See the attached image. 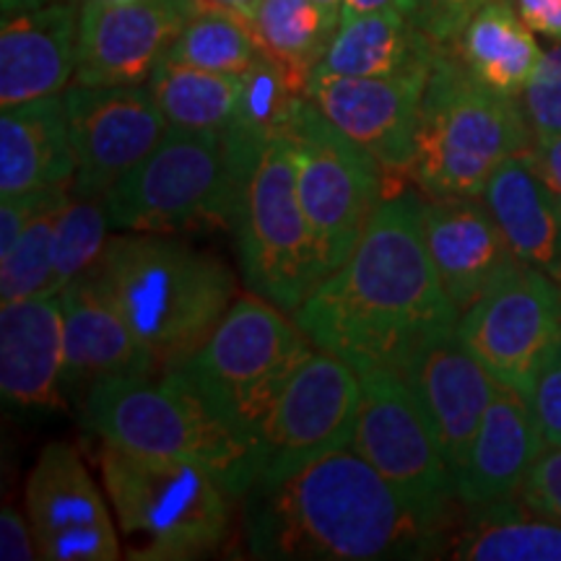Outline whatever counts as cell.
Here are the masks:
<instances>
[{"label": "cell", "instance_id": "4fadbf2b", "mask_svg": "<svg viewBox=\"0 0 561 561\" xmlns=\"http://www.w3.org/2000/svg\"><path fill=\"white\" fill-rule=\"evenodd\" d=\"M458 335L496 380L530 398L538 371L561 341V284L523 263L460 314Z\"/></svg>", "mask_w": 561, "mask_h": 561}, {"label": "cell", "instance_id": "ab89813d", "mask_svg": "<svg viewBox=\"0 0 561 561\" xmlns=\"http://www.w3.org/2000/svg\"><path fill=\"white\" fill-rule=\"evenodd\" d=\"M510 3L533 32L553 42L561 39V0H510Z\"/></svg>", "mask_w": 561, "mask_h": 561}, {"label": "cell", "instance_id": "83f0119b", "mask_svg": "<svg viewBox=\"0 0 561 561\" xmlns=\"http://www.w3.org/2000/svg\"><path fill=\"white\" fill-rule=\"evenodd\" d=\"M450 47L481 83L517 100L543 55L536 32L510 0L481 5Z\"/></svg>", "mask_w": 561, "mask_h": 561}, {"label": "cell", "instance_id": "277c9868", "mask_svg": "<svg viewBox=\"0 0 561 561\" xmlns=\"http://www.w3.org/2000/svg\"><path fill=\"white\" fill-rule=\"evenodd\" d=\"M265 138L229 130L172 128L104 195L110 229L178 234L231 227Z\"/></svg>", "mask_w": 561, "mask_h": 561}, {"label": "cell", "instance_id": "5bb4252c", "mask_svg": "<svg viewBox=\"0 0 561 561\" xmlns=\"http://www.w3.org/2000/svg\"><path fill=\"white\" fill-rule=\"evenodd\" d=\"M76 151V195H107L164 140L170 123L146 83L89 87L62 94Z\"/></svg>", "mask_w": 561, "mask_h": 561}, {"label": "cell", "instance_id": "ee69618b", "mask_svg": "<svg viewBox=\"0 0 561 561\" xmlns=\"http://www.w3.org/2000/svg\"><path fill=\"white\" fill-rule=\"evenodd\" d=\"M45 3H53V0H0V11H3V16H11V13L19 11L39 9Z\"/></svg>", "mask_w": 561, "mask_h": 561}, {"label": "cell", "instance_id": "d4e9b609", "mask_svg": "<svg viewBox=\"0 0 561 561\" xmlns=\"http://www.w3.org/2000/svg\"><path fill=\"white\" fill-rule=\"evenodd\" d=\"M481 198L512 252L561 280V198L541 178L530 153L504 159Z\"/></svg>", "mask_w": 561, "mask_h": 561}, {"label": "cell", "instance_id": "4dcf8cb0", "mask_svg": "<svg viewBox=\"0 0 561 561\" xmlns=\"http://www.w3.org/2000/svg\"><path fill=\"white\" fill-rule=\"evenodd\" d=\"M261 53V39L252 32L248 19L206 0V9L187 21L180 37L172 42L167 60L216 70V73L242 76Z\"/></svg>", "mask_w": 561, "mask_h": 561}, {"label": "cell", "instance_id": "cb8c5ba5", "mask_svg": "<svg viewBox=\"0 0 561 561\" xmlns=\"http://www.w3.org/2000/svg\"><path fill=\"white\" fill-rule=\"evenodd\" d=\"M76 151L62 96L11 104L0 115V198L73 187Z\"/></svg>", "mask_w": 561, "mask_h": 561}, {"label": "cell", "instance_id": "8992f818", "mask_svg": "<svg viewBox=\"0 0 561 561\" xmlns=\"http://www.w3.org/2000/svg\"><path fill=\"white\" fill-rule=\"evenodd\" d=\"M83 424L123 450L203 466L234 500L255 481V453L242 434L167 371L121 375L91 382Z\"/></svg>", "mask_w": 561, "mask_h": 561}, {"label": "cell", "instance_id": "5b68a950", "mask_svg": "<svg viewBox=\"0 0 561 561\" xmlns=\"http://www.w3.org/2000/svg\"><path fill=\"white\" fill-rule=\"evenodd\" d=\"M536 146L517 96L489 89L450 45L434 60L421 96L411 178L430 198H481L504 159Z\"/></svg>", "mask_w": 561, "mask_h": 561}, {"label": "cell", "instance_id": "ffe728a7", "mask_svg": "<svg viewBox=\"0 0 561 561\" xmlns=\"http://www.w3.org/2000/svg\"><path fill=\"white\" fill-rule=\"evenodd\" d=\"M79 0H53L3 16L0 26V104L55 96L79 66Z\"/></svg>", "mask_w": 561, "mask_h": 561}, {"label": "cell", "instance_id": "f1b7e54d", "mask_svg": "<svg viewBox=\"0 0 561 561\" xmlns=\"http://www.w3.org/2000/svg\"><path fill=\"white\" fill-rule=\"evenodd\" d=\"M146 87L172 128L229 130L240 107L242 76L161 60Z\"/></svg>", "mask_w": 561, "mask_h": 561}, {"label": "cell", "instance_id": "4316f807", "mask_svg": "<svg viewBox=\"0 0 561 561\" xmlns=\"http://www.w3.org/2000/svg\"><path fill=\"white\" fill-rule=\"evenodd\" d=\"M468 517L442 551L460 561H561V523L523 494L466 507Z\"/></svg>", "mask_w": 561, "mask_h": 561}, {"label": "cell", "instance_id": "7bdbcfd3", "mask_svg": "<svg viewBox=\"0 0 561 561\" xmlns=\"http://www.w3.org/2000/svg\"><path fill=\"white\" fill-rule=\"evenodd\" d=\"M208 3H216V5H221V9H229V11L240 13V16H244V19L250 21L252 11H255V5L261 3V0H208Z\"/></svg>", "mask_w": 561, "mask_h": 561}, {"label": "cell", "instance_id": "b9f144b4", "mask_svg": "<svg viewBox=\"0 0 561 561\" xmlns=\"http://www.w3.org/2000/svg\"><path fill=\"white\" fill-rule=\"evenodd\" d=\"M380 11H409V0H343L341 5V24L354 21L367 13H380Z\"/></svg>", "mask_w": 561, "mask_h": 561}, {"label": "cell", "instance_id": "f6af8a7d", "mask_svg": "<svg viewBox=\"0 0 561 561\" xmlns=\"http://www.w3.org/2000/svg\"><path fill=\"white\" fill-rule=\"evenodd\" d=\"M314 3L320 5V9H325L328 13H331V16H335L341 21V5H343V0H314Z\"/></svg>", "mask_w": 561, "mask_h": 561}, {"label": "cell", "instance_id": "8fae6325", "mask_svg": "<svg viewBox=\"0 0 561 561\" xmlns=\"http://www.w3.org/2000/svg\"><path fill=\"white\" fill-rule=\"evenodd\" d=\"M362 385L354 450L396 486L424 520L447 530L455 476L437 432L405 377L388 364H356Z\"/></svg>", "mask_w": 561, "mask_h": 561}, {"label": "cell", "instance_id": "8d00e7d4", "mask_svg": "<svg viewBox=\"0 0 561 561\" xmlns=\"http://www.w3.org/2000/svg\"><path fill=\"white\" fill-rule=\"evenodd\" d=\"M528 403L546 445L561 447V341L538 371Z\"/></svg>", "mask_w": 561, "mask_h": 561}, {"label": "cell", "instance_id": "bcb514c9", "mask_svg": "<svg viewBox=\"0 0 561 561\" xmlns=\"http://www.w3.org/2000/svg\"><path fill=\"white\" fill-rule=\"evenodd\" d=\"M115 3H133V0H115Z\"/></svg>", "mask_w": 561, "mask_h": 561}, {"label": "cell", "instance_id": "ac0fdd59", "mask_svg": "<svg viewBox=\"0 0 561 561\" xmlns=\"http://www.w3.org/2000/svg\"><path fill=\"white\" fill-rule=\"evenodd\" d=\"M398 371L424 405L455 476L471 453L500 380L460 341L458 328L421 341Z\"/></svg>", "mask_w": 561, "mask_h": 561}, {"label": "cell", "instance_id": "2e32d148", "mask_svg": "<svg viewBox=\"0 0 561 561\" xmlns=\"http://www.w3.org/2000/svg\"><path fill=\"white\" fill-rule=\"evenodd\" d=\"M26 517L42 559H121V541L102 491L79 450L66 442L47 445L34 462L26 479Z\"/></svg>", "mask_w": 561, "mask_h": 561}, {"label": "cell", "instance_id": "7c38bea8", "mask_svg": "<svg viewBox=\"0 0 561 561\" xmlns=\"http://www.w3.org/2000/svg\"><path fill=\"white\" fill-rule=\"evenodd\" d=\"M359 403L356 369L341 356L312 351L257 432L252 486L273 483L322 455L354 447Z\"/></svg>", "mask_w": 561, "mask_h": 561}, {"label": "cell", "instance_id": "7a4b0ae2", "mask_svg": "<svg viewBox=\"0 0 561 561\" xmlns=\"http://www.w3.org/2000/svg\"><path fill=\"white\" fill-rule=\"evenodd\" d=\"M242 500L248 549L261 559H421L445 546V530L424 520L354 447L255 483Z\"/></svg>", "mask_w": 561, "mask_h": 561}, {"label": "cell", "instance_id": "f35d334b", "mask_svg": "<svg viewBox=\"0 0 561 561\" xmlns=\"http://www.w3.org/2000/svg\"><path fill=\"white\" fill-rule=\"evenodd\" d=\"M0 559L3 561L42 559L30 517L24 520V515H21L16 507H3V512H0Z\"/></svg>", "mask_w": 561, "mask_h": 561}, {"label": "cell", "instance_id": "74e56055", "mask_svg": "<svg viewBox=\"0 0 561 561\" xmlns=\"http://www.w3.org/2000/svg\"><path fill=\"white\" fill-rule=\"evenodd\" d=\"M520 494L533 507L561 523V447H543Z\"/></svg>", "mask_w": 561, "mask_h": 561}, {"label": "cell", "instance_id": "d6a6232c", "mask_svg": "<svg viewBox=\"0 0 561 561\" xmlns=\"http://www.w3.org/2000/svg\"><path fill=\"white\" fill-rule=\"evenodd\" d=\"M110 219L104 195H70L55 221L53 237V291L66 289L70 280L87 276L102 261L107 248Z\"/></svg>", "mask_w": 561, "mask_h": 561}, {"label": "cell", "instance_id": "52a82bcc", "mask_svg": "<svg viewBox=\"0 0 561 561\" xmlns=\"http://www.w3.org/2000/svg\"><path fill=\"white\" fill-rule=\"evenodd\" d=\"M100 471L128 559H198L227 541L234 496L203 466L102 442Z\"/></svg>", "mask_w": 561, "mask_h": 561}, {"label": "cell", "instance_id": "6da1fadb", "mask_svg": "<svg viewBox=\"0 0 561 561\" xmlns=\"http://www.w3.org/2000/svg\"><path fill=\"white\" fill-rule=\"evenodd\" d=\"M424 203L413 193L385 198L348 261L301 301L291 318L312 346L351 367L398 369L421 341L458 328L426 244Z\"/></svg>", "mask_w": 561, "mask_h": 561}, {"label": "cell", "instance_id": "44dd1931", "mask_svg": "<svg viewBox=\"0 0 561 561\" xmlns=\"http://www.w3.org/2000/svg\"><path fill=\"white\" fill-rule=\"evenodd\" d=\"M60 294L11 301L0 310V392L9 409L58 411L62 405Z\"/></svg>", "mask_w": 561, "mask_h": 561}, {"label": "cell", "instance_id": "3957f363", "mask_svg": "<svg viewBox=\"0 0 561 561\" xmlns=\"http://www.w3.org/2000/svg\"><path fill=\"white\" fill-rule=\"evenodd\" d=\"M91 276L161 369L191 356L237 299V278L221 257L157 231L110 237Z\"/></svg>", "mask_w": 561, "mask_h": 561}, {"label": "cell", "instance_id": "f546056e", "mask_svg": "<svg viewBox=\"0 0 561 561\" xmlns=\"http://www.w3.org/2000/svg\"><path fill=\"white\" fill-rule=\"evenodd\" d=\"M250 24L265 53L310 81L341 21L314 0H261Z\"/></svg>", "mask_w": 561, "mask_h": 561}, {"label": "cell", "instance_id": "e0dca14e", "mask_svg": "<svg viewBox=\"0 0 561 561\" xmlns=\"http://www.w3.org/2000/svg\"><path fill=\"white\" fill-rule=\"evenodd\" d=\"M426 81L430 76L362 79L312 70L307 96L382 170L411 172Z\"/></svg>", "mask_w": 561, "mask_h": 561}, {"label": "cell", "instance_id": "7dc6e473", "mask_svg": "<svg viewBox=\"0 0 561 561\" xmlns=\"http://www.w3.org/2000/svg\"><path fill=\"white\" fill-rule=\"evenodd\" d=\"M559 284H561V280H559Z\"/></svg>", "mask_w": 561, "mask_h": 561}, {"label": "cell", "instance_id": "7402d4cb", "mask_svg": "<svg viewBox=\"0 0 561 561\" xmlns=\"http://www.w3.org/2000/svg\"><path fill=\"white\" fill-rule=\"evenodd\" d=\"M62 341H66V369L62 388L96 382L102 377L157 375V356L138 339L125 314L117 310L94 276L70 280L60 289Z\"/></svg>", "mask_w": 561, "mask_h": 561}, {"label": "cell", "instance_id": "9c48e42d", "mask_svg": "<svg viewBox=\"0 0 561 561\" xmlns=\"http://www.w3.org/2000/svg\"><path fill=\"white\" fill-rule=\"evenodd\" d=\"M231 229L244 286L278 310L297 312L325 278V265L297 193L291 151L280 136L263 140Z\"/></svg>", "mask_w": 561, "mask_h": 561}, {"label": "cell", "instance_id": "e575fe53", "mask_svg": "<svg viewBox=\"0 0 561 561\" xmlns=\"http://www.w3.org/2000/svg\"><path fill=\"white\" fill-rule=\"evenodd\" d=\"M520 104L536 138L561 133V39L543 50L530 81L525 83Z\"/></svg>", "mask_w": 561, "mask_h": 561}, {"label": "cell", "instance_id": "484cf974", "mask_svg": "<svg viewBox=\"0 0 561 561\" xmlns=\"http://www.w3.org/2000/svg\"><path fill=\"white\" fill-rule=\"evenodd\" d=\"M439 50L403 11H380L341 24L314 70L362 79L430 76Z\"/></svg>", "mask_w": 561, "mask_h": 561}, {"label": "cell", "instance_id": "603a6c76", "mask_svg": "<svg viewBox=\"0 0 561 561\" xmlns=\"http://www.w3.org/2000/svg\"><path fill=\"white\" fill-rule=\"evenodd\" d=\"M543 447L528 398L500 382L471 453L455 473V496L462 507H481L520 494Z\"/></svg>", "mask_w": 561, "mask_h": 561}, {"label": "cell", "instance_id": "30bf717a", "mask_svg": "<svg viewBox=\"0 0 561 561\" xmlns=\"http://www.w3.org/2000/svg\"><path fill=\"white\" fill-rule=\"evenodd\" d=\"M289 146L297 193L318 242L325 276L341 268L382 198V167L301 96L278 133Z\"/></svg>", "mask_w": 561, "mask_h": 561}, {"label": "cell", "instance_id": "60d3db41", "mask_svg": "<svg viewBox=\"0 0 561 561\" xmlns=\"http://www.w3.org/2000/svg\"><path fill=\"white\" fill-rule=\"evenodd\" d=\"M533 164L538 167L541 178L549 182L551 191L561 198V133L559 136L536 138V146L530 151Z\"/></svg>", "mask_w": 561, "mask_h": 561}, {"label": "cell", "instance_id": "d6986e66", "mask_svg": "<svg viewBox=\"0 0 561 561\" xmlns=\"http://www.w3.org/2000/svg\"><path fill=\"white\" fill-rule=\"evenodd\" d=\"M424 231L434 268L460 314L523 265L483 198H430Z\"/></svg>", "mask_w": 561, "mask_h": 561}, {"label": "cell", "instance_id": "1f68e13d", "mask_svg": "<svg viewBox=\"0 0 561 561\" xmlns=\"http://www.w3.org/2000/svg\"><path fill=\"white\" fill-rule=\"evenodd\" d=\"M305 94L307 79L263 50L242 73L234 128L255 138L278 136Z\"/></svg>", "mask_w": 561, "mask_h": 561}, {"label": "cell", "instance_id": "836d02e7", "mask_svg": "<svg viewBox=\"0 0 561 561\" xmlns=\"http://www.w3.org/2000/svg\"><path fill=\"white\" fill-rule=\"evenodd\" d=\"M68 201L39 210L30 227L21 231L13 248L0 255V301L3 305L53 291L55 221Z\"/></svg>", "mask_w": 561, "mask_h": 561}, {"label": "cell", "instance_id": "9a60e30c", "mask_svg": "<svg viewBox=\"0 0 561 561\" xmlns=\"http://www.w3.org/2000/svg\"><path fill=\"white\" fill-rule=\"evenodd\" d=\"M203 9L206 0H83L76 83H149L172 42Z\"/></svg>", "mask_w": 561, "mask_h": 561}, {"label": "cell", "instance_id": "d590c367", "mask_svg": "<svg viewBox=\"0 0 561 561\" xmlns=\"http://www.w3.org/2000/svg\"><path fill=\"white\" fill-rule=\"evenodd\" d=\"M489 0H409V16L421 32H426L437 45L447 47L460 37L473 13Z\"/></svg>", "mask_w": 561, "mask_h": 561}, {"label": "cell", "instance_id": "ba28073f", "mask_svg": "<svg viewBox=\"0 0 561 561\" xmlns=\"http://www.w3.org/2000/svg\"><path fill=\"white\" fill-rule=\"evenodd\" d=\"M257 294H240L191 356L161 369L206 401L252 445L286 382L312 354L297 320Z\"/></svg>", "mask_w": 561, "mask_h": 561}]
</instances>
